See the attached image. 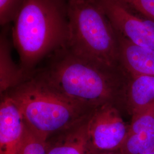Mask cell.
<instances>
[{
  "instance_id": "3",
  "label": "cell",
  "mask_w": 154,
  "mask_h": 154,
  "mask_svg": "<svg viewBox=\"0 0 154 154\" xmlns=\"http://www.w3.org/2000/svg\"><path fill=\"white\" fill-rule=\"evenodd\" d=\"M5 94L16 105L28 128L46 140L94 111L67 98L34 73Z\"/></svg>"
},
{
  "instance_id": "12",
  "label": "cell",
  "mask_w": 154,
  "mask_h": 154,
  "mask_svg": "<svg viewBox=\"0 0 154 154\" xmlns=\"http://www.w3.org/2000/svg\"><path fill=\"white\" fill-rule=\"evenodd\" d=\"M28 77L12 59L11 44L5 34L0 39V91L1 96L18 85Z\"/></svg>"
},
{
  "instance_id": "5",
  "label": "cell",
  "mask_w": 154,
  "mask_h": 154,
  "mask_svg": "<svg viewBox=\"0 0 154 154\" xmlns=\"http://www.w3.org/2000/svg\"><path fill=\"white\" fill-rule=\"evenodd\" d=\"M129 126L116 105L107 103L94 110L88 119V131L95 153L120 150Z\"/></svg>"
},
{
  "instance_id": "2",
  "label": "cell",
  "mask_w": 154,
  "mask_h": 154,
  "mask_svg": "<svg viewBox=\"0 0 154 154\" xmlns=\"http://www.w3.org/2000/svg\"><path fill=\"white\" fill-rule=\"evenodd\" d=\"M13 21V42L27 76L45 57L66 46L68 18L55 0H23Z\"/></svg>"
},
{
  "instance_id": "10",
  "label": "cell",
  "mask_w": 154,
  "mask_h": 154,
  "mask_svg": "<svg viewBox=\"0 0 154 154\" xmlns=\"http://www.w3.org/2000/svg\"><path fill=\"white\" fill-rule=\"evenodd\" d=\"M116 33L119 43V64L130 77L154 76V50L134 44L119 33Z\"/></svg>"
},
{
  "instance_id": "14",
  "label": "cell",
  "mask_w": 154,
  "mask_h": 154,
  "mask_svg": "<svg viewBox=\"0 0 154 154\" xmlns=\"http://www.w3.org/2000/svg\"><path fill=\"white\" fill-rule=\"evenodd\" d=\"M23 0H0V22L5 25L14 21Z\"/></svg>"
},
{
  "instance_id": "17",
  "label": "cell",
  "mask_w": 154,
  "mask_h": 154,
  "mask_svg": "<svg viewBox=\"0 0 154 154\" xmlns=\"http://www.w3.org/2000/svg\"><path fill=\"white\" fill-rule=\"evenodd\" d=\"M149 154H154V150L152 151V152H151V153H149Z\"/></svg>"
},
{
  "instance_id": "9",
  "label": "cell",
  "mask_w": 154,
  "mask_h": 154,
  "mask_svg": "<svg viewBox=\"0 0 154 154\" xmlns=\"http://www.w3.org/2000/svg\"><path fill=\"white\" fill-rule=\"evenodd\" d=\"M90 116L77 125L47 139L46 154H96L88 139Z\"/></svg>"
},
{
  "instance_id": "11",
  "label": "cell",
  "mask_w": 154,
  "mask_h": 154,
  "mask_svg": "<svg viewBox=\"0 0 154 154\" xmlns=\"http://www.w3.org/2000/svg\"><path fill=\"white\" fill-rule=\"evenodd\" d=\"M127 82L123 103L132 115L154 102V76L130 77Z\"/></svg>"
},
{
  "instance_id": "7",
  "label": "cell",
  "mask_w": 154,
  "mask_h": 154,
  "mask_svg": "<svg viewBox=\"0 0 154 154\" xmlns=\"http://www.w3.org/2000/svg\"><path fill=\"white\" fill-rule=\"evenodd\" d=\"M122 154H149L154 150V102L132 114Z\"/></svg>"
},
{
  "instance_id": "16",
  "label": "cell",
  "mask_w": 154,
  "mask_h": 154,
  "mask_svg": "<svg viewBox=\"0 0 154 154\" xmlns=\"http://www.w3.org/2000/svg\"><path fill=\"white\" fill-rule=\"evenodd\" d=\"M98 154H122L120 150L118 151H109V152H102Z\"/></svg>"
},
{
  "instance_id": "8",
  "label": "cell",
  "mask_w": 154,
  "mask_h": 154,
  "mask_svg": "<svg viewBox=\"0 0 154 154\" xmlns=\"http://www.w3.org/2000/svg\"><path fill=\"white\" fill-rule=\"evenodd\" d=\"M26 126L16 105L7 94L0 105V154H18Z\"/></svg>"
},
{
  "instance_id": "1",
  "label": "cell",
  "mask_w": 154,
  "mask_h": 154,
  "mask_svg": "<svg viewBox=\"0 0 154 154\" xmlns=\"http://www.w3.org/2000/svg\"><path fill=\"white\" fill-rule=\"evenodd\" d=\"M50 59L45 68L33 73L67 98L92 110L123 103L127 82L118 71L75 55L66 47Z\"/></svg>"
},
{
  "instance_id": "6",
  "label": "cell",
  "mask_w": 154,
  "mask_h": 154,
  "mask_svg": "<svg viewBox=\"0 0 154 154\" xmlns=\"http://www.w3.org/2000/svg\"><path fill=\"white\" fill-rule=\"evenodd\" d=\"M116 31L134 44L154 50V21L135 16L119 0H98Z\"/></svg>"
},
{
  "instance_id": "13",
  "label": "cell",
  "mask_w": 154,
  "mask_h": 154,
  "mask_svg": "<svg viewBox=\"0 0 154 154\" xmlns=\"http://www.w3.org/2000/svg\"><path fill=\"white\" fill-rule=\"evenodd\" d=\"M18 154H47L46 140L26 127Z\"/></svg>"
},
{
  "instance_id": "15",
  "label": "cell",
  "mask_w": 154,
  "mask_h": 154,
  "mask_svg": "<svg viewBox=\"0 0 154 154\" xmlns=\"http://www.w3.org/2000/svg\"><path fill=\"white\" fill-rule=\"evenodd\" d=\"M123 4L131 6L152 21L154 20V0H119Z\"/></svg>"
},
{
  "instance_id": "4",
  "label": "cell",
  "mask_w": 154,
  "mask_h": 154,
  "mask_svg": "<svg viewBox=\"0 0 154 154\" xmlns=\"http://www.w3.org/2000/svg\"><path fill=\"white\" fill-rule=\"evenodd\" d=\"M66 48L73 54L112 70L119 64L116 32L98 0H70Z\"/></svg>"
}]
</instances>
